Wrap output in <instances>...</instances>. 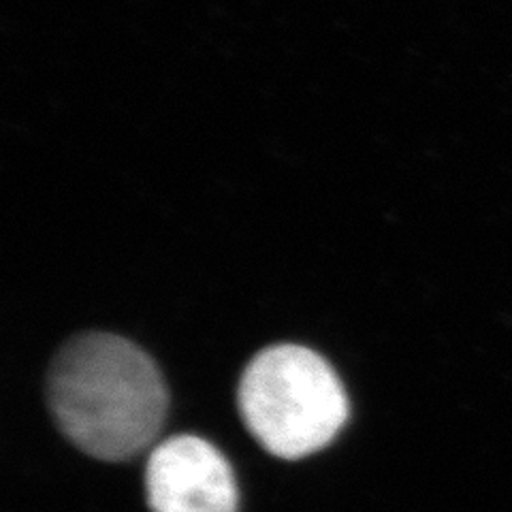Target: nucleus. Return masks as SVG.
I'll list each match as a JSON object with an SVG mask.
<instances>
[{
    "mask_svg": "<svg viewBox=\"0 0 512 512\" xmlns=\"http://www.w3.org/2000/svg\"><path fill=\"white\" fill-rule=\"evenodd\" d=\"M62 434L90 457L131 459L163 429L169 393L156 363L120 335L84 333L54 357L47 382Z\"/></svg>",
    "mask_w": 512,
    "mask_h": 512,
    "instance_id": "nucleus-1",
    "label": "nucleus"
},
{
    "mask_svg": "<svg viewBox=\"0 0 512 512\" xmlns=\"http://www.w3.org/2000/svg\"><path fill=\"white\" fill-rule=\"evenodd\" d=\"M239 410L265 451L301 459L325 448L348 416L333 367L314 350L278 344L261 350L239 382Z\"/></svg>",
    "mask_w": 512,
    "mask_h": 512,
    "instance_id": "nucleus-2",
    "label": "nucleus"
},
{
    "mask_svg": "<svg viewBox=\"0 0 512 512\" xmlns=\"http://www.w3.org/2000/svg\"><path fill=\"white\" fill-rule=\"evenodd\" d=\"M146 489L154 512H237L229 461L197 436H175L154 448Z\"/></svg>",
    "mask_w": 512,
    "mask_h": 512,
    "instance_id": "nucleus-3",
    "label": "nucleus"
}]
</instances>
